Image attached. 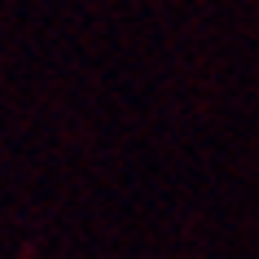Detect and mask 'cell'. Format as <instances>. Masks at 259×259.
<instances>
[]
</instances>
